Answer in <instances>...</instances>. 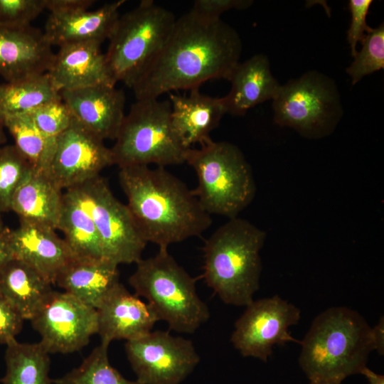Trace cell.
<instances>
[{
	"mask_svg": "<svg viewBox=\"0 0 384 384\" xmlns=\"http://www.w3.org/2000/svg\"><path fill=\"white\" fill-rule=\"evenodd\" d=\"M241 51L232 26L190 11L176 18L166 43L132 87L136 100L191 90L210 80H228Z\"/></svg>",
	"mask_w": 384,
	"mask_h": 384,
	"instance_id": "6da1fadb",
	"label": "cell"
},
{
	"mask_svg": "<svg viewBox=\"0 0 384 384\" xmlns=\"http://www.w3.org/2000/svg\"><path fill=\"white\" fill-rule=\"evenodd\" d=\"M118 177L126 205L146 243L168 247L200 236L210 226V215L193 190L164 167H123Z\"/></svg>",
	"mask_w": 384,
	"mask_h": 384,
	"instance_id": "7a4b0ae2",
	"label": "cell"
},
{
	"mask_svg": "<svg viewBox=\"0 0 384 384\" xmlns=\"http://www.w3.org/2000/svg\"><path fill=\"white\" fill-rule=\"evenodd\" d=\"M300 345L299 363L309 380L340 383L361 374L375 350L372 327L359 313L345 306L319 314Z\"/></svg>",
	"mask_w": 384,
	"mask_h": 384,
	"instance_id": "3957f363",
	"label": "cell"
},
{
	"mask_svg": "<svg viewBox=\"0 0 384 384\" xmlns=\"http://www.w3.org/2000/svg\"><path fill=\"white\" fill-rule=\"evenodd\" d=\"M266 233L249 221L230 218L205 242L202 277L225 304L246 306L260 287V252Z\"/></svg>",
	"mask_w": 384,
	"mask_h": 384,
	"instance_id": "277c9868",
	"label": "cell"
},
{
	"mask_svg": "<svg viewBox=\"0 0 384 384\" xmlns=\"http://www.w3.org/2000/svg\"><path fill=\"white\" fill-rule=\"evenodd\" d=\"M129 278L135 294L142 297L159 321L169 330L193 333L210 317L206 304L196 292L195 279L170 255L168 247L141 259Z\"/></svg>",
	"mask_w": 384,
	"mask_h": 384,
	"instance_id": "5b68a950",
	"label": "cell"
},
{
	"mask_svg": "<svg viewBox=\"0 0 384 384\" xmlns=\"http://www.w3.org/2000/svg\"><path fill=\"white\" fill-rule=\"evenodd\" d=\"M185 163L196 174L198 185L193 192L209 215L238 217L253 200L256 186L252 169L237 146L210 139L198 149H188Z\"/></svg>",
	"mask_w": 384,
	"mask_h": 384,
	"instance_id": "8992f818",
	"label": "cell"
},
{
	"mask_svg": "<svg viewBox=\"0 0 384 384\" xmlns=\"http://www.w3.org/2000/svg\"><path fill=\"white\" fill-rule=\"evenodd\" d=\"M169 100H139L125 114L114 146L113 164L159 167L185 163L188 149L175 132Z\"/></svg>",
	"mask_w": 384,
	"mask_h": 384,
	"instance_id": "52a82bcc",
	"label": "cell"
},
{
	"mask_svg": "<svg viewBox=\"0 0 384 384\" xmlns=\"http://www.w3.org/2000/svg\"><path fill=\"white\" fill-rule=\"evenodd\" d=\"M176 20L152 0H142L119 16L105 53L115 84L122 82L132 89L166 43Z\"/></svg>",
	"mask_w": 384,
	"mask_h": 384,
	"instance_id": "ba28073f",
	"label": "cell"
},
{
	"mask_svg": "<svg viewBox=\"0 0 384 384\" xmlns=\"http://www.w3.org/2000/svg\"><path fill=\"white\" fill-rule=\"evenodd\" d=\"M272 107L275 124L313 139L330 135L343 115L336 83L315 70L281 85Z\"/></svg>",
	"mask_w": 384,
	"mask_h": 384,
	"instance_id": "9c48e42d",
	"label": "cell"
},
{
	"mask_svg": "<svg viewBox=\"0 0 384 384\" xmlns=\"http://www.w3.org/2000/svg\"><path fill=\"white\" fill-rule=\"evenodd\" d=\"M68 190L91 216L107 260L119 265L142 259L146 242L127 205L114 196L104 178L100 175Z\"/></svg>",
	"mask_w": 384,
	"mask_h": 384,
	"instance_id": "30bf717a",
	"label": "cell"
},
{
	"mask_svg": "<svg viewBox=\"0 0 384 384\" xmlns=\"http://www.w3.org/2000/svg\"><path fill=\"white\" fill-rule=\"evenodd\" d=\"M128 361L140 384H181L200 361L193 342L169 331L127 341Z\"/></svg>",
	"mask_w": 384,
	"mask_h": 384,
	"instance_id": "8fae6325",
	"label": "cell"
},
{
	"mask_svg": "<svg viewBox=\"0 0 384 384\" xmlns=\"http://www.w3.org/2000/svg\"><path fill=\"white\" fill-rule=\"evenodd\" d=\"M300 319V309L277 295L253 300L235 321L230 341L242 356L267 362L275 345L300 344L289 331Z\"/></svg>",
	"mask_w": 384,
	"mask_h": 384,
	"instance_id": "7c38bea8",
	"label": "cell"
},
{
	"mask_svg": "<svg viewBox=\"0 0 384 384\" xmlns=\"http://www.w3.org/2000/svg\"><path fill=\"white\" fill-rule=\"evenodd\" d=\"M31 321L49 353L80 351L97 334L96 309L65 292L53 291Z\"/></svg>",
	"mask_w": 384,
	"mask_h": 384,
	"instance_id": "4fadbf2b",
	"label": "cell"
},
{
	"mask_svg": "<svg viewBox=\"0 0 384 384\" xmlns=\"http://www.w3.org/2000/svg\"><path fill=\"white\" fill-rule=\"evenodd\" d=\"M111 165L110 148L74 119L56 138L55 152L46 173L61 190L65 191L100 176Z\"/></svg>",
	"mask_w": 384,
	"mask_h": 384,
	"instance_id": "5bb4252c",
	"label": "cell"
},
{
	"mask_svg": "<svg viewBox=\"0 0 384 384\" xmlns=\"http://www.w3.org/2000/svg\"><path fill=\"white\" fill-rule=\"evenodd\" d=\"M74 118L103 139L115 140L125 117V95L112 85H97L60 92Z\"/></svg>",
	"mask_w": 384,
	"mask_h": 384,
	"instance_id": "9a60e30c",
	"label": "cell"
},
{
	"mask_svg": "<svg viewBox=\"0 0 384 384\" xmlns=\"http://www.w3.org/2000/svg\"><path fill=\"white\" fill-rule=\"evenodd\" d=\"M54 54L40 29L0 26V75L7 82L48 73Z\"/></svg>",
	"mask_w": 384,
	"mask_h": 384,
	"instance_id": "2e32d148",
	"label": "cell"
},
{
	"mask_svg": "<svg viewBox=\"0 0 384 384\" xmlns=\"http://www.w3.org/2000/svg\"><path fill=\"white\" fill-rule=\"evenodd\" d=\"M10 242L13 257L31 266L52 284L75 259L55 229L44 225L19 220L18 226L10 230Z\"/></svg>",
	"mask_w": 384,
	"mask_h": 384,
	"instance_id": "e0dca14e",
	"label": "cell"
},
{
	"mask_svg": "<svg viewBox=\"0 0 384 384\" xmlns=\"http://www.w3.org/2000/svg\"><path fill=\"white\" fill-rule=\"evenodd\" d=\"M96 311L97 334L101 343L108 345L114 340L127 341L142 337L151 332L159 321L150 306L120 282Z\"/></svg>",
	"mask_w": 384,
	"mask_h": 384,
	"instance_id": "ac0fdd59",
	"label": "cell"
},
{
	"mask_svg": "<svg viewBox=\"0 0 384 384\" xmlns=\"http://www.w3.org/2000/svg\"><path fill=\"white\" fill-rule=\"evenodd\" d=\"M101 45L85 41L59 47L48 74L60 92L97 85H116Z\"/></svg>",
	"mask_w": 384,
	"mask_h": 384,
	"instance_id": "d6986e66",
	"label": "cell"
},
{
	"mask_svg": "<svg viewBox=\"0 0 384 384\" xmlns=\"http://www.w3.org/2000/svg\"><path fill=\"white\" fill-rule=\"evenodd\" d=\"M124 0L107 3L94 11L50 13L43 32L52 46L96 41L102 43L112 35Z\"/></svg>",
	"mask_w": 384,
	"mask_h": 384,
	"instance_id": "ffe728a7",
	"label": "cell"
},
{
	"mask_svg": "<svg viewBox=\"0 0 384 384\" xmlns=\"http://www.w3.org/2000/svg\"><path fill=\"white\" fill-rule=\"evenodd\" d=\"M169 100L173 128L186 148L210 139V132L225 114L222 98L204 95L199 87L191 90L188 95L170 92Z\"/></svg>",
	"mask_w": 384,
	"mask_h": 384,
	"instance_id": "44dd1931",
	"label": "cell"
},
{
	"mask_svg": "<svg viewBox=\"0 0 384 384\" xmlns=\"http://www.w3.org/2000/svg\"><path fill=\"white\" fill-rule=\"evenodd\" d=\"M229 92L221 97L225 113L244 115L250 109L274 100L281 85L272 75L268 58L257 54L235 68Z\"/></svg>",
	"mask_w": 384,
	"mask_h": 384,
	"instance_id": "7402d4cb",
	"label": "cell"
},
{
	"mask_svg": "<svg viewBox=\"0 0 384 384\" xmlns=\"http://www.w3.org/2000/svg\"><path fill=\"white\" fill-rule=\"evenodd\" d=\"M119 283L117 264L107 259H74L60 272L55 284L96 309Z\"/></svg>",
	"mask_w": 384,
	"mask_h": 384,
	"instance_id": "603a6c76",
	"label": "cell"
},
{
	"mask_svg": "<svg viewBox=\"0 0 384 384\" xmlns=\"http://www.w3.org/2000/svg\"><path fill=\"white\" fill-rule=\"evenodd\" d=\"M53 291L50 282L18 259L12 257L0 268V296L24 320H32Z\"/></svg>",
	"mask_w": 384,
	"mask_h": 384,
	"instance_id": "cb8c5ba5",
	"label": "cell"
},
{
	"mask_svg": "<svg viewBox=\"0 0 384 384\" xmlns=\"http://www.w3.org/2000/svg\"><path fill=\"white\" fill-rule=\"evenodd\" d=\"M63 191L46 172L33 169L16 191L11 210L18 215L19 220L57 230Z\"/></svg>",
	"mask_w": 384,
	"mask_h": 384,
	"instance_id": "d4e9b609",
	"label": "cell"
},
{
	"mask_svg": "<svg viewBox=\"0 0 384 384\" xmlns=\"http://www.w3.org/2000/svg\"><path fill=\"white\" fill-rule=\"evenodd\" d=\"M75 259H107L94 222L72 193L66 190L57 227Z\"/></svg>",
	"mask_w": 384,
	"mask_h": 384,
	"instance_id": "484cf974",
	"label": "cell"
},
{
	"mask_svg": "<svg viewBox=\"0 0 384 384\" xmlns=\"http://www.w3.org/2000/svg\"><path fill=\"white\" fill-rule=\"evenodd\" d=\"M6 346L3 384H52L49 353L40 343H20L14 339Z\"/></svg>",
	"mask_w": 384,
	"mask_h": 384,
	"instance_id": "4316f807",
	"label": "cell"
},
{
	"mask_svg": "<svg viewBox=\"0 0 384 384\" xmlns=\"http://www.w3.org/2000/svg\"><path fill=\"white\" fill-rule=\"evenodd\" d=\"M59 99L60 91L48 73L0 85V113L4 116L28 114Z\"/></svg>",
	"mask_w": 384,
	"mask_h": 384,
	"instance_id": "83f0119b",
	"label": "cell"
},
{
	"mask_svg": "<svg viewBox=\"0 0 384 384\" xmlns=\"http://www.w3.org/2000/svg\"><path fill=\"white\" fill-rule=\"evenodd\" d=\"M4 117L5 128L20 153L33 169L46 172L55 152L56 138L43 134L28 114Z\"/></svg>",
	"mask_w": 384,
	"mask_h": 384,
	"instance_id": "f1b7e54d",
	"label": "cell"
},
{
	"mask_svg": "<svg viewBox=\"0 0 384 384\" xmlns=\"http://www.w3.org/2000/svg\"><path fill=\"white\" fill-rule=\"evenodd\" d=\"M109 345L100 343L77 368L53 380L54 384H140L124 378L108 358Z\"/></svg>",
	"mask_w": 384,
	"mask_h": 384,
	"instance_id": "f546056e",
	"label": "cell"
},
{
	"mask_svg": "<svg viewBox=\"0 0 384 384\" xmlns=\"http://www.w3.org/2000/svg\"><path fill=\"white\" fill-rule=\"evenodd\" d=\"M32 169L14 144L0 146V213L11 211L16 191Z\"/></svg>",
	"mask_w": 384,
	"mask_h": 384,
	"instance_id": "4dcf8cb0",
	"label": "cell"
},
{
	"mask_svg": "<svg viewBox=\"0 0 384 384\" xmlns=\"http://www.w3.org/2000/svg\"><path fill=\"white\" fill-rule=\"evenodd\" d=\"M362 48L355 55L354 60L346 73L355 85L364 76L384 68V26L380 24L367 34L361 43Z\"/></svg>",
	"mask_w": 384,
	"mask_h": 384,
	"instance_id": "1f68e13d",
	"label": "cell"
},
{
	"mask_svg": "<svg viewBox=\"0 0 384 384\" xmlns=\"http://www.w3.org/2000/svg\"><path fill=\"white\" fill-rule=\"evenodd\" d=\"M46 136L57 138L72 124L74 117L62 98L47 102L28 113Z\"/></svg>",
	"mask_w": 384,
	"mask_h": 384,
	"instance_id": "d6a6232c",
	"label": "cell"
},
{
	"mask_svg": "<svg viewBox=\"0 0 384 384\" xmlns=\"http://www.w3.org/2000/svg\"><path fill=\"white\" fill-rule=\"evenodd\" d=\"M45 9V0H0V26H30Z\"/></svg>",
	"mask_w": 384,
	"mask_h": 384,
	"instance_id": "836d02e7",
	"label": "cell"
},
{
	"mask_svg": "<svg viewBox=\"0 0 384 384\" xmlns=\"http://www.w3.org/2000/svg\"><path fill=\"white\" fill-rule=\"evenodd\" d=\"M372 0H350L348 8L351 12V23L347 31V41L351 47L353 57L357 53L356 46L364 41L367 34L372 30L366 23Z\"/></svg>",
	"mask_w": 384,
	"mask_h": 384,
	"instance_id": "e575fe53",
	"label": "cell"
},
{
	"mask_svg": "<svg viewBox=\"0 0 384 384\" xmlns=\"http://www.w3.org/2000/svg\"><path fill=\"white\" fill-rule=\"evenodd\" d=\"M252 3L250 0H196L191 11L206 19L219 20L223 13L233 9H245Z\"/></svg>",
	"mask_w": 384,
	"mask_h": 384,
	"instance_id": "d590c367",
	"label": "cell"
},
{
	"mask_svg": "<svg viewBox=\"0 0 384 384\" xmlns=\"http://www.w3.org/2000/svg\"><path fill=\"white\" fill-rule=\"evenodd\" d=\"M24 319L0 296V343L7 345L21 332Z\"/></svg>",
	"mask_w": 384,
	"mask_h": 384,
	"instance_id": "8d00e7d4",
	"label": "cell"
},
{
	"mask_svg": "<svg viewBox=\"0 0 384 384\" xmlns=\"http://www.w3.org/2000/svg\"><path fill=\"white\" fill-rule=\"evenodd\" d=\"M93 3L92 0H45V8L50 13H68L87 10Z\"/></svg>",
	"mask_w": 384,
	"mask_h": 384,
	"instance_id": "74e56055",
	"label": "cell"
},
{
	"mask_svg": "<svg viewBox=\"0 0 384 384\" xmlns=\"http://www.w3.org/2000/svg\"><path fill=\"white\" fill-rule=\"evenodd\" d=\"M11 229L5 227L0 231V268L13 257L10 242Z\"/></svg>",
	"mask_w": 384,
	"mask_h": 384,
	"instance_id": "f35d334b",
	"label": "cell"
},
{
	"mask_svg": "<svg viewBox=\"0 0 384 384\" xmlns=\"http://www.w3.org/2000/svg\"><path fill=\"white\" fill-rule=\"evenodd\" d=\"M374 348L380 355L384 353V319L380 317L378 323L372 328Z\"/></svg>",
	"mask_w": 384,
	"mask_h": 384,
	"instance_id": "ab89813d",
	"label": "cell"
},
{
	"mask_svg": "<svg viewBox=\"0 0 384 384\" xmlns=\"http://www.w3.org/2000/svg\"><path fill=\"white\" fill-rule=\"evenodd\" d=\"M361 374L366 376L368 384H384V376L373 372L367 366L361 371Z\"/></svg>",
	"mask_w": 384,
	"mask_h": 384,
	"instance_id": "60d3db41",
	"label": "cell"
},
{
	"mask_svg": "<svg viewBox=\"0 0 384 384\" xmlns=\"http://www.w3.org/2000/svg\"><path fill=\"white\" fill-rule=\"evenodd\" d=\"M4 117L0 113V146L6 142V136L5 134Z\"/></svg>",
	"mask_w": 384,
	"mask_h": 384,
	"instance_id": "b9f144b4",
	"label": "cell"
},
{
	"mask_svg": "<svg viewBox=\"0 0 384 384\" xmlns=\"http://www.w3.org/2000/svg\"><path fill=\"white\" fill-rule=\"evenodd\" d=\"M309 384H341L338 382L324 380H309Z\"/></svg>",
	"mask_w": 384,
	"mask_h": 384,
	"instance_id": "7bdbcfd3",
	"label": "cell"
},
{
	"mask_svg": "<svg viewBox=\"0 0 384 384\" xmlns=\"http://www.w3.org/2000/svg\"><path fill=\"white\" fill-rule=\"evenodd\" d=\"M4 228L5 226L4 225L1 213H0V231L2 230Z\"/></svg>",
	"mask_w": 384,
	"mask_h": 384,
	"instance_id": "ee69618b",
	"label": "cell"
}]
</instances>
